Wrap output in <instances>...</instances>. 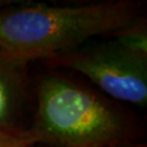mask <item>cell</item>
<instances>
[{"mask_svg": "<svg viewBox=\"0 0 147 147\" xmlns=\"http://www.w3.org/2000/svg\"><path fill=\"white\" fill-rule=\"evenodd\" d=\"M9 107H10V98H9L8 89L4 80L0 76V124L7 117Z\"/></svg>", "mask_w": 147, "mask_h": 147, "instance_id": "cell-6", "label": "cell"}, {"mask_svg": "<svg viewBox=\"0 0 147 147\" xmlns=\"http://www.w3.org/2000/svg\"><path fill=\"white\" fill-rule=\"evenodd\" d=\"M116 34V41L119 43L124 48L146 57L147 54V41H146V33L143 31V28H138L136 26L131 25L130 27L121 30Z\"/></svg>", "mask_w": 147, "mask_h": 147, "instance_id": "cell-4", "label": "cell"}, {"mask_svg": "<svg viewBox=\"0 0 147 147\" xmlns=\"http://www.w3.org/2000/svg\"><path fill=\"white\" fill-rule=\"evenodd\" d=\"M42 142L34 131L23 132L0 126V147H36Z\"/></svg>", "mask_w": 147, "mask_h": 147, "instance_id": "cell-5", "label": "cell"}, {"mask_svg": "<svg viewBox=\"0 0 147 147\" xmlns=\"http://www.w3.org/2000/svg\"><path fill=\"white\" fill-rule=\"evenodd\" d=\"M140 7L131 1L79 6L34 4L0 10V55L13 65L55 57L101 34L135 24Z\"/></svg>", "mask_w": 147, "mask_h": 147, "instance_id": "cell-1", "label": "cell"}, {"mask_svg": "<svg viewBox=\"0 0 147 147\" xmlns=\"http://www.w3.org/2000/svg\"><path fill=\"white\" fill-rule=\"evenodd\" d=\"M42 140L65 147H110L121 137V124L96 96L57 78L44 80L38 93Z\"/></svg>", "mask_w": 147, "mask_h": 147, "instance_id": "cell-2", "label": "cell"}, {"mask_svg": "<svg viewBox=\"0 0 147 147\" xmlns=\"http://www.w3.org/2000/svg\"><path fill=\"white\" fill-rule=\"evenodd\" d=\"M58 64L78 71L113 98L143 106L147 102L146 57L116 40L76 49L55 57Z\"/></svg>", "mask_w": 147, "mask_h": 147, "instance_id": "cell-3", "label": "cell"}]
</instances>
